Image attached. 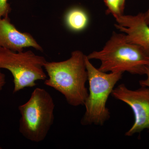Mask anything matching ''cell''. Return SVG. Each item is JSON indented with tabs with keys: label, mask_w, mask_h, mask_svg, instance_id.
I'll return each mask as SVG.
<instances>
[{
	"label": "cell",
	"mask_w": 149,
	"mask_h": 149,
	"mask_svg": "<svg viewBox=\"0 0 149 149\" xmlns=\"http://www.w3.org/2000/svg\"><path fill=\"white\" fill-rule=\"evenodd\" d=\"M86 58L81 51H74L66 60L47 61L44 65L48 76L45 85L61 93L72 106H84L88 96Z\"/></svg>",
	"instance_id": "6da1fadb"
},
{
	"label": "cell",
	"mask_w": 149,
	"mask_h": 149,
	"mask_svg": "<svg viewBox=\"0 0 149 149\" xmlns=\"http://www.w3.org/2000/svg\"><path fill=\"white\" fill-rule=\"evenodd\" d=\"M88 59L98 60V68L103 72H128L143 75L149 66V53L140 46L128 42L124 33L113 32L102 49L87 56Z\"/></svg>",
	"instance_id": "7a4b0ae2"
},
{
	"label": "cell",
	"mask_w": 149,
	"mask_h": 149,
	"mask_svg": "<svg viewBox=\"0 0 149 149\" xmlns=\"http://www.w3.org/2000/svg\"><path fill=\"white\" fill-rule=\"evenodd\" d=\"M55 106L53 98L47 91L35 88L29 100L18 107L21 115L19 133L31 142L44 141L54 123Z\"/></svg>",
	"instance_id": "3957f363"
},
{
	"label": "cell",
	"mask_w": 149,
	"mask_h": 149,
	"mask_svg": "<svg viewBox=\"0 0 149 149\" xmlns=\"http://www.w3.org/2000/svg\"><path fill=\"white\" fill-rule=\"evenodd\" d=\"M86 66L89 91L84 105L85 113L80 122L83 125L102 126L110 118V113L106 106L107 101L123 72H102L92 64L87 56Z\"/></svg>",
	"instance_id": "277c9868"
},
{
	"label": "cell",
	"mask_w": 149,
	"mask_h": 149,
	"mask_svg": "<svg viewBox=\"0 0 149 149\" xmlns=\"http://www.w3.org/2000/svg\"><path fill=\"white\" fill-rule=\"evenodd\" d=\"M47 61L32 51L14 52L0 48V69L10 71L13 77V93L37 85L38 80L47 78L44 70Z\"/></svg>",
	"instance_id": "5b68a950"
},
{
	"label": "cell",
	"mask_w": 149,
	"mask_h": 149,
	"mask_svg": "<svg viewBox=\"0 0 149 149\" xmlns=\"http://www.w3.org/2000/svg\"><path fill=\"white\" fill-rule=\"evenodd\" d=\"M115 99L121 101L131 108L134 115L135 120L131 128L125 135L131 136L141 133L145 129L149 130V89L146 87L132 91L124 84L118 85L112 92Z\"/></svg>",
	"instance_id": "8992f818"
},
{
	"label": "cell",
	"mask_w": 149,
	"mask_h": 149,
	"mask_svg": "<svg viewBox=\"0 0 149 149\" xmlns=\"http://www.w3.org/2000/svg\"><path fill=\"white\" fill-rule=\"evenodd\" d=\"M115 19L117 24L115 26L125 34L127 41L140 46L149 53V25L145 22L143 13L123 14Z\"/></svg>",
	"instance_id": "52a82bcc"
},
{
	"label": "cell",
	"mask_w": 149,
	"mask_h": 149,
	"mask_svg": "<svg viewBox=\"0 0 149 149\" xmlns=\"http://www.w3.org/2000/svg\"><path fill=\"white\" fill-rule=\"evenodd\" d=\"M27 47H32L41 52L43 50L29 33L17 30L11 23L8 16L0 18V48L19 52Z\"/></svg>",
	"instance_id": "ba28073f"
},
{
	"label": "cell",
	"mask_w": 149,
	"mask_h": 149,
	"mask_svg": "<svg viewBox=\"0 0 149 149\" xmlns=\"http://www.w3.org/2000/svg\"><path fill=\"white\" fill-rule=\"evenodd\" d=\"M65 21L68 27L74 31H80L86 28L88 23V15L79 8H74L67 13Z\"/></svg>",
	"instance_id": "9c48e42d"
},
{
	"label": "cell",
	"mask_w": 149,
	"mask_h": 149,
	"mask_svg": "<svg viewBox=\"0 0 149 149\" xmlns=\"http://www.w3.org/2000/svg\"><path fill=\"white\" fill-rule=\"evenodd\" d=\"M107 7V12L113 15L114 18L123 14L121 11L120 0H104Z\"/></svg>",
	"instance_id": "30bf717a"
},
{
	"label": "cell",
	"mask_w": 149,
	"mask_h": 149,
	"mask_svg": "<svg viewBox=\"0 0 149 149\" xmlns=\"http://www.w3.org/2000/svg\"><path fill=\"white\" fill-rule=\"evenodd\" d=\"M10 10L8 0H0V18L8 16Z\"/></svg>",
	"instance_id": "8fae6325"
},
{
	"label": "cell",
	"mask_w": 149,
	"mask_h": 149,
	"mask_svg": "<svg viewBox=\"0 0 149 149\" xmlns=\"http://www.w3.org/2000/svg\"><path fill=\"white\" fill-rule=\"evenodd\" d=\"M145 74H146V80H140L139 84L141 87H146L149 89V66L146 67Z\"/></svg>",
	"instance_id": "7c38bea8"
},
{
	"label": "cell",
	"mask_w": 149,
	"mask_h": 149,
	"mask_svg": "<svg viewBox=\"0 0 149 149\" xmlns=\"http://www.w3.org/2000/svg\"><path fill=\"white\" fill-rule=\"evenodd\" d=\"M6 83L5 75L1 72L0 69V91L2 90L4 86L5 85Z\"/></svg>",
	"instance_id": "4fadbf2b"
},
{
	"label": "cell",
	"mask_w": 149,
	"mask_h": 149,
	"mask_svg": "<svg viewBox=\"0 0 149 149\" xmlns=\"http://www.w3.org/2000/svg\"><path fill=\"white\" fill-rule=\"evenodd\" d=\"M144 20L147 24L149 25V8L148 10L145 13H143Z\"/></svg>",
	"instance_id": "5bb4252c"
},
{
	"label": "cell",
	"mask_w": 149,
	"mask_h": 149,
	"mask_svg": "<svg viewBox=\"0 0 149 149\" xmlns=\"http://www.w3.org/2000/svg\"><path fill=\"white\" fill-rule=\"evenodd\" d=\"M125 0H120V10L121 12L123 14V11L125 8Z\"/></svg>",
	"instance_id": "9a60e30c"
},
{
	"label": "cell",
	"mask_w": 149,
	"mask_h": 149,
	"mask_svg": "<svg viewBox=\"0 0 149 149\" xmlns=\"http://www.w3.org/2000/svg\"><path fill=\"white\" fill-rule=\"evenodd\" d=\"M2 148V147L0 146V149H1Z\"/></svg>",
	"instance_id": "2e32d148"
}]
</instances>
